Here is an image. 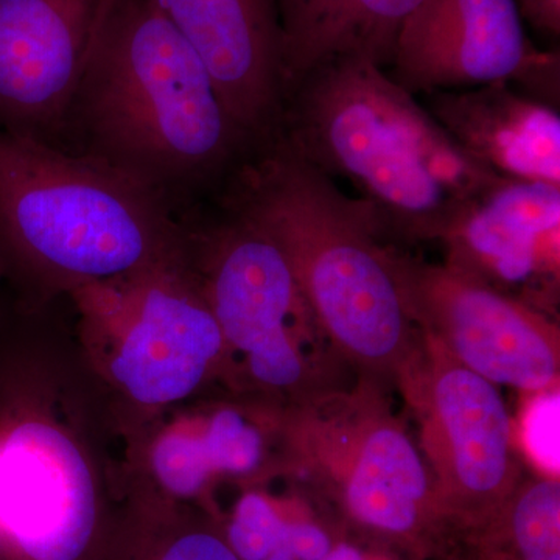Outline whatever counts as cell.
<instances>
[{"instance_id": "21", "label": "cell", "mask_w": 560, "mask_h": 560, "mask_svg": "<svg viewBox=\"0 0 560 560\" xmlns=\"http://www.w3.org/2000/svg\"><path fill=\"white\" fill-rule=\"evenodd\" d=\"M283 541L296 560H320L335 544L329 533L316 523L290 518L287 521Z\"/></svg>"}, {"instance_id": "11", "label": "cell", "mask_w": 560, "mask_h": 560, "mask_svg": "<svg viewBox=\"0 0 560 560\" xmlns=\"http://www.w3.org/2000/svg\"><path fill=\"white\" fill-rule=\"evenodd\" d=\"M97 526V499L75 442L49 423L0 438V539L22 560H81Z\"/></svg>"}, {"instance_id": "1", "label": "cell", "mask_w": 560, "mask_h": 560, "mask_svg": "<svg viewBox=\"0 0 560 560\" xmlns=\"http://www.w3.org/2000/svg\"><path fill=\"white\" fill-rule=\"evenodd\" d=\"M234 173L224 209L282 250L320 334L366 374L400 383L422 331L371 206L342 191L279 135Z\"/></svg>"}, {"instance_id": "3", "label": "cell", "mask_w": 560, "mask_h": 560, "mask_svg": "<svg viewBox=\"0 0 560 560\" xmlns=\"http://www.w3.org/2000/svg\"><path fill=\"white\" fill-rule=\"evenodd\" d=\"M91 156L162 191L215 178L254 149L194 47L154 0H113L68 121Z\"/></svg>"}, {"instance_id": "8", "label": "cell", "mask_w": 560, "mask_h": 560, "mask_svg": "<svg viewBox=\"0 0 560 560\" xmlns=\"http://www.w3.org/2000/svg\"><path fill=\"white\" fill-rule=\"evenodd\" d=\"M228 212L205 237L200 287L224 345L245 355L250 375L275 389H302V342L316 327L282 250L250 221ZM319 330V329H318Z\"/></svg>"}, {"instance_id": "16", "label": "cell", "mask_w": 560, "mask_h": 560, "mask_svg": "<svg viewBox=\"0 0 560 560\" xmlns=\"http://www.w3.org/2000/svg\"><path fill=\"white\" fill-rule=\"evenodd\" d=\"M420 2L275 0L287 94L312 70L335 60L355 58L388 70L401 25Z\"/></svg>"}, {"instance_id": "24", "label": "cell", "mask_w": 560, "mask_h": 560, "mask_svg": "<svg viewBox=\"0 0 560 560\" xmlns=\"http://www.w3.org/2000/svg\"><path fill=\"white\" fill-rule=\"evenodd\" d=\"M459 560H514L506 552L489 547H471Z\"/></svg>"}, {"instance_id": "19", "label": "cell", "mask_w": 560, "mask_h": 560, "mask_svg": "<svg viewBox=\"0 0 560 560\" xmlns=\"http://www.w3.org/2000/svg\"><path fill=\"white\" fill-rule=\"evenodd\" d=\"M559 418L558 388L537 390L526 405L522 420V442L530 460L545 477L559 478Z\"/></svg>"}, {"instance_id": "6", "label": "cell", "mask_w": 560, "mask_h": 560, "mask_svg": "<svg viewBox=\"0 0 560 560\" xmlns=\"http://www.w3.org/2000/svg\"><path fill=\"white\" fill-rule=\"evenodd\" d=\"M400 385L418 415L442 510L474 547L521 482L504 401L425 335Z\"/></svg>"}, {"instance_id": "15", "label": "cell", "mask_w": 560, "mask_h": 560, "mask_svg": "<svg viewBox=\"0 0 560 560\" xmlns=\"http://www.w3.org/2000/svg\"><path fill=\"white\" fill-rule=\"evenodd\" d=\"M425 108L475 161L501 178L560 187L558 108L512 84L434 92Z\"/></svg>"}, {"instance_id": "5", "label": "cell", "mask_w": 560, "mask_h": 560, "mask_svg": "<svg viewBox=\"0 0 560 560\" xmlns=\"http://www.w3.org/2000/svg\"><path fill=\"white\" fill-rule=\"evenodd\" d=\"M372 385L305 401L293 447L346 523L412 560H458L463 536L438 499L429 466Z\"/></svg>"}, {"instance_id": "4", "label": "cell", "mask_w": 560, "mask_h": 560, "mask_svg": "<svg viewBox=\"0 0 560 560\" xmlns=\"http://www.w3.org/2000/svg\"><path fill=\"white\" fill-rule=\"evenodd\" d=\"M178 245L162 191L91 154L0 128V268L97 283L172 264Z\"/></svg>"}, {"instance_id": "7", "label": "cell", "mask_w": 560, "mask_h": 560, "mask_svg": "<svg viewBox=\"0 0 560 560\" xmlns=\"http://www.w3.org/2000/svg\"><path fill=\"white\" fill-rule=\"evenodd\" d=\"M393 248L405 301L422 335L493 385L545 390L559 378V334L526 302L451 265Z\"/></svg>"}, {"instance_id": "20", "label": "cell", "mask_w": 560, "mask_h": 560, "mask_svg": "<svg viewBox=\"0 0 560 560\" xmlns=\"http://www.w3.org/2000/svg\"><path fill=\"white\" fill-rule=\"evenodd\" d=\"M139 560H241L223 534L208 528H189L162 537Z\"/></svg>"}, {"instance_id": "9", "label": "cell", "mask_w": 560, "mask_h": 560, "mask_svg": "<svg viewBox=\"0 0 560 560\" xmlns=\"http://www.w3.org/2000/svg\"><path fill=\"white\" fill-rule=\"evenodd\" d=\"M559 66L558 51L526 36L517 0H422L401 25L388 73L415 95L506 83L552 105Z\"/></svg>"}, {"instance_id": "2", "label": "cell", "mask_w": 560, "mask_h": 560, "mask_svg": "<svg viewBox=\"0 0 560 560\" xmlns=\"http://www.w3.org/2000/svg\"><path fill=\"white\" fill-rule=\"evenodd\" d=\"M418 95L370 61L319 66L287 94L279 136L349 183L388 241H444L501 176L469 156Z\"/></svg>"}, {"instance_id": "18", "label": "cell", "mask_w": 560, "mask_h": 560, "mask_svg": "<svg viewBox=\"0 0 560 560\" xmlns=\"http://www.w3.org/2000/svg\"><path fill=\"white\" fill-rule=\"evenodd\" d=\"M475 545L495 548L514 560H560L559 478L521 480Z\"/></svg>"}, {"instance_id": "13", "label": "cell", "mask_w": 560, "mask_h": 560, "mask_svg": "<svg viewBox=\"0 0 560 560\" xmlns=\"http://www.w3.org/2000/svg\"><path fill=\"white\" fill-rule=\"evenodd\" d=\"M194 47L254 147L279 135L285 108L275 0H154Z\"/></svg>"}, {"instance_id": "10", "label": "cell", "mask_w": 560, "mask_h": 560, "mask_svg": "<svg viewBox=\"0 0 560 560\" xmlns=\"http://www.w3.org/2000/svg\"><path fill=\"white\" fill-rule=\"evenodd\" d=\"M113 0H0V128L50 142L68 124Z\"/></svg>"}, {"instance_id": "17", "label": "cell", "mask_w": 560, "mask_h": 560, "mask_svg": "<svg viewBox=\"0 0 560 560\" xmlns=\"http://www.w3.org/2000/svg\"><path fill=\"white\" fill-rule=\"evenodd\" d=\"M264 438L241 412L220 410L202 422L179 423L154 444L158 482L176 499H195L221 474H253L264 458Z\"/></svg>"}, {"instance_id": "14", "label": "cell", "mask_w": 560, "mask_h": 560, "mask_svg": "<svg viewBox=\"0 0 560 560\" xmlns=\"http://www.w3.org/2000/svg\"><path fill=\"white\" fill-rule=\"evenodd\" d=\"M447 265L501 291L559 278L560 187L503 179L442 241Z\"/></svg>"}, {"instance_id": "23", "label": "cell", "mask_w": 560, "mask_h": 560, "mask_svg": "<svg viewBox=\"0 0 560 560\" xmlns=\"http://www.w3.org/2000/svg\"><path fill=\"white\" fill-rule=\"evenodd\" d=\"M320 560H368V556L349 541H338Z\"/></svg>"}, {"instance_id": "22", "label": "cell", "mask_w": 560, "mask_h": 560, "mask_svg": "<svg viewBox=\"0 0 560 560\" xmlns=\"http://www.w3.org/2000/svg\"><path fill=\"white\" fill-rule=\"evenodd\" d=\"M523 20L537 31L558 38L560 35V0H517Z\"/></svg>"}, {"instance_id": "12", "label": "cell", "mask_w": 560, "mask_h": 560, "mask_svg": "<svg viewBox=\"0 0 560 560\" xmlns=\"http://www.w3.org/2000/svg\"><path fill=\"white\" fill-rule=\"evenodd\" d=\"M172 264L130 276L116 294L128 311L127 330L110 374L139 404L158 407L194 393L226 348L201 289Z\"/></svg>"}]
</instances>
